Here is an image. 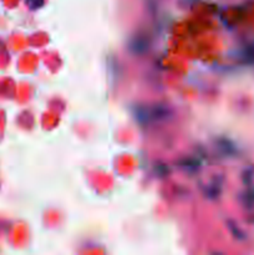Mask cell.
<instances>
[{
	"instance_id": "1",
	"label": "cell",
	"mask_w": 254,
	"mask_h": 255,
	"mask_svg": "<svg viewBox=\"0 0 254 255\" xmlns=\"http://www.w3.org/2000/svg\"><path fill=\"white\" fill-rule=\"evenodd\" d=\"M26 1L31 9H37V7H40L44 4V0H26Z\"/></svg>"
}]
</instances>
